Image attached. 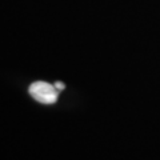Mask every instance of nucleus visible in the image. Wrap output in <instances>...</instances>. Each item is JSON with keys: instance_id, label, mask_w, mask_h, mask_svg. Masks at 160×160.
<instances>
[{"instance_id": "nucleus-1", "label": "nucleus", "mask_w": 160, "mask_h": 160, "mask_svg": "<svg viewBox=\"0 0 160 160\" xmlns=\"http://www.w3.org/2000/svg\"><path fill=\"white\" fill-rule=\"evenodd\" d=\"M29 95L42 104H53L59 98V91L53 84L47 82H35L29 86Z\"/></svg>"}, {"instance_id": "nucleus-2", "label": "nucleus", "mask_w": 160, "mask_h": 160, "mask_svg": "<svg viewBox=\"0 0 160 160\" xmlns=\"http://www.w3.org/2000/svg\"><path fill=\"white\" fill-rule=\"evenodd\" d=\"M53 86L56 87V89H58V91H63V89L66 88V86H64V83H62V82H56V83L53 84Z\"/></svg>"}]
</instances>
